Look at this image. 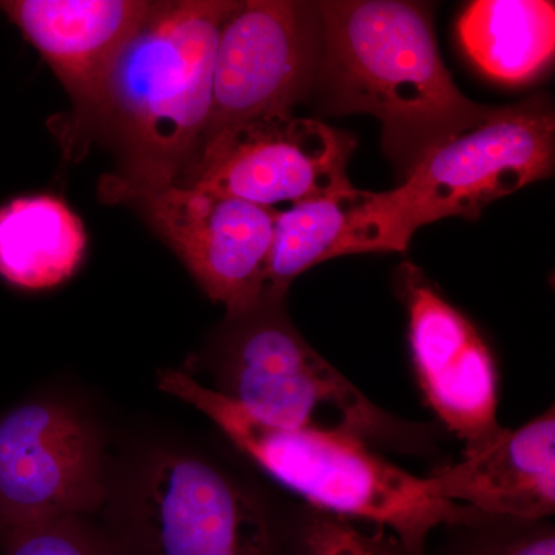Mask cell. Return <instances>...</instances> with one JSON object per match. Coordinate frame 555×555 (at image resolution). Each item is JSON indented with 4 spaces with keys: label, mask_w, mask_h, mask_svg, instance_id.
I'll list each match as a JSON object with an SVG mask.
<instances>
[{
    "label": "cell",
    "mask_w": 555,
    "mask_h": 555,
    "mask_svg": "<svg viewBox=\"0 0 555 555\" xmlns=\"http://www.w3.org/2000/svg\"><path fill=\"white\" fill-rule=\"evenodd\" d=\"M87 233L53 195L22 196L0 207V276L22 291H49L75 275Z\"/></svg>",
    "instance_id": "cell-14"
},
{
    "label": "cell",
    "mask_w": 555,
    "mask_h": 555,
    "mask_svg": "<svg viewBox=\"0 0 555 555\" xmlns=\"http://www.w3.org/2000/svg\"><path fill=\"white\" fill-rule=\"evenodd\" d=\"M219 452L142 449L109 474L120 555H309L312 506Z\"/></svg>",
    "instance_id": "cell-1"
},
{
    "label": "cell",
    "mask_w": 555,
    "mask_h": 555,
    "mask_svg": "<svg viewBox=\"0 0 555 555\" xmlns=\"http://www.w3.org/2000/svg\"><path fill=\"white\" fill-rule=\"evenodd\" d=\"M104 190L113 201L138 204L225 315L244 312L264 294L276 208L175 182Z\"/></svg>",
    "instance_id": "cell-9"
},
{
    "label": "cell",
    "mask_w": 555,
    "mask_h": 555,
    "mask_svg": "<svg viewBox=\"0 0 555 555\" xmlns=\"http://www.w3.org/2000/svg\"><path fill=\"white\" fill-rule=\"evenodd\" d=\"M2 555H120L104 526L83 516L0 529Z\"/></svg>",
    "instance_id": "cell-18"
},
{
    "label": "cell",
    "mask_w": 555,
    "mask_h": 555,
    "mask_svg": "<svg viewBox=\"0 0 555 555\" xmlns=\"http://www.w3.org/2000/svg\"><path fill=\"white\" fill-rule=\"evenodd\" d=\"M109 474L100 427L72 404L31 400L0 415V529L101 513Z\"/></svg>",
    "instance_id": "cell-8"
},
{
    "label": "cell",
    "mask_w": 555,
    "mask_h": 555,
    "mask_svg": "<svg viewBox=\"0 0 555 555\" xmlns=\"http://www.w3.org/2000/svg\"><path fill=\"white\" fill-rule=\"evenodd\" d=\"M555 118L545 94L495 107L476 127L437 145L389 192H364L346 255L404 251L423 225L478 218L495 199L553 175Z\"/></svg>",
    "instance_id": "cell-6"
},
{
    "label": "cell",
    "mask_w": 555,
    "mask_h": 555,
    "mask_svg": "<svg viewBox=\"0 0 555 555\" xmlns=\"http://www.w3.org/2000/svg\"><path fill=\"white\" fill-rule=\"evenodd\" d=\"M469 60L496 82L526 83L554 57L555 7L543 0H477L456 24Z\"/></svg>",
    "instance_id": "cell-15"
},
{
    "label": "cell",
    "mask_w": 555,
    "mask_h": 555,
    "mask_svg": "<svg viewBox=\"0 0 555 555\" xmlns=\"http://www.w3.org/2000/svg\"><path fill=\"white\" fill-rule=\"evenodd\" d=\"M436 499L480 513L546 520L555 514V412L547 409L459 463L426 477Z\"/></svg>",
    "instance_id": "cell-13"
},
{
    "label": "cell",
    "mask_w": 555,
    "mask_h": 555,
    "mask_svg": "<svg viewBox=\"0 0 555 555\" xmlns=\"http://www.w3.org/2000/svg\"><path fill=\"white\" fill-rule=\"evenodd\" d=\"M396 291L406 309L412 366L427 406L463 441V455L494 443L506 427L499 422V369L485 338L418 266L400 264Z\"/></svg>",
    "instance_id": "cell-10"
},
{
    "label": "cell",
    "mask_w": 555,
    "mask_h": 555,
    "mask_svg": "<svg viewBox=\"0 0 555 555\" xmlns=\"http://www.w3.org/2000/svg\"><path fill=\"white\" fill-rule=\"evenodd\" d=\"M163 392L198 409L262 476L309 506L382 526L408 555H423L430 532L474 507L436 499L426 477L401 469L356 438L269 425L182 371H164Z\"/></svg>",
    "instance_id": "cell-5"
},
{
    "label": "cell",
    "mask_w": 555,
    "mask_h": 555,
    "mask_svg": "<svg viewBox=\"0 0 555 555\" xmlns=\"http://www.w3.org/2000/svg\"><path fill=\"white\" fill-rule=\"evenodd\" d=\"M230 0L153 2L107 73L89 126L122 160L113 188L181 181L206 134L219 33Z\"/></svg>",
    "instance_id": "cell-3"
},
{
    "label": "cell",
    "mask_w": 555,
    "mask_h": 555,
    "mask_svg": "<svg viewBox=\"0 0 555 555\" xmlns=\"http://www.w3.org/2000/svg\"><path fill=\"white\" fill-rule=\"evenodd\" d=\"M317 7L323 49L313 91L321 108L375 116L387 158L403 177L430 150L494 113L455 86L425 3L328 0Z\"/></svg>",
    "instance_id": "cell-2"
},
{
    "label": "cell",
    "mask_w": 555,
    "mask_h": 555,
    "mask_svg": "<svg viewBox=\"0 0 555 555\" xmlns=\"http://www.w3.org/2000/svg\"><path fill=\"white\" fill-rule=\"evenodd\" d=\"M198 364L215 392L269 425L338 434L430 462L441 456L447 430L390 414L364 396L299 334L286 297L262 294L225 315Z\"/></svg>",
    "instance_id": "cell-4"
},
{
    "label": "cell",
    "mask_w": 555,
    "mask_h": 555,
    "mask_svg": "<svg viewBox=\"0 0 555 555\" xmlns=\"http://www.w3.org/2000/svg\"><path fill=\"white\" fill-rule=\"evenodd\" d=\"M335 516L312 507L308 529L309 555H408L389 529Z\"/></svg>",
    "instance_id": "cell-19"
},
{
    "label": "cell",
    "mask_w": 555,
    "mask_h": 555,
    "mask_svg": "<svg viewBox=\"0 0 555 555\" xmlns=\"http://www.w3.org/2000/svg\"><path fill=\"white\" fill-rule=\"evenodd\" d=\"M321 49L317 2H238L219 33L210 119L193 167L251 124L294 115L315 89Z\"/></svg>",
    "instance_id": "cell-7"
},
{
    "label": "cell",
    "mask_w": 555,
    "mask_h": 555,
    "mask_svg": "<svg viewBox=\"0 0 555 555\" xmlns=\"http://www.w3.org/2000/svg\"><path fill=\"white\" fill-rule=\"evenodd\" d=\"M144 0H9L0 9L49 62L90 124L113 61L145 21Z\"/></svg>",
    "instance_id": "cell-12"
},
{
    "label": "cell",
    "mask_w": 555,
    "mask_h": 555,
    "mask_svg": "<svg viewBox=\"0 0 555 555\" xmlns=\"http://www.w3.org/2000/svg\"><path fill=\"white\" fill-rule=\"evenodd\" d=\"M434 531L440 543L423 555H555V528L550 518L528 520L474 509Z\"/></svg>",
    "instance_id": "cell-17"
},
{
    "label": "cell",
    "mask_w": 555,
    "mask_h": 555,
    "mask_svg": "<svg viewBox=\"0 0 555 555\" xmlns=\"http://www.w3.org/2000/svg\"><path fill=\"white\" fill-rule=\"evenodd\" d=\"M363 190L356 188L276 210L266 266L264 292L287 297L306 270L343 257L350 222Z\"/></svg>",
    "instance_id": "cell-16"
},
{
    "label": "cell",
    "mask_w": 555,
    "mask_h": 555,
    "mask_svg": "<svg viewBox=\"0 0 555 555\" xmlns=\"http://www.w3.org/2000/svg\"><path fill=\"white\" fill-rule=\"evenodd\" d=\"M356 144L318 119L262 120L233 134L177 184L259 207L292 206L352 189L346 167Z\"/></svg>",
    "instance_id": "cell-11"
}]
</instances>
